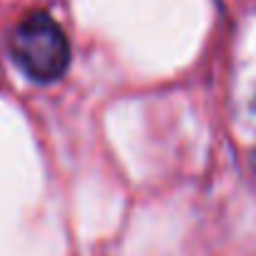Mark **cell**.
<instances>
[{
    "label": "cell",
    "instance_id": "obj_1",
    "mask_svg": "<svg viewBox=\"0 0 256 256\" xmlns=\"http://www.w3.org/2000/svg\"><path fill=\"white\" fill-rule=\"evenodd\" d=\"M10 55L35 82H55L70 65V42L48 12H28L10 35Z\"/></svg>",
    "mask_w": 256,
    "mask_h": 256
}]
</instances>
